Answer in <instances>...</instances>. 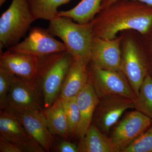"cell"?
<instances>
[{
	"mask_svg": "<svg viewBox=\"0 0 152 152\" xmlns=\"http://www.w3.org/2000/svg\"><path fill=\"white\" fill-rule=\"evenodd\" d=\"M94 36L106 40L134 30L144 35L152 28V7L134 0H119L100 11L92 20Z\"/></svg>",
	"mask_w": 152,
	"mask_h": 152,
	"instance_id": "6da1fadb",
	"label": "cell"
},
{
	"mask_svg": "<svg viewBox=\"0 0 152 152\" xmlns=\"http://www.w3.org/2000/svg\"><path fill=\"white\" fill-rule=\"evenodd\" d=\"M34 81L43 96L45 109L59 96L63 82L74 58L66 50L39 58Z\"/></svg>",
	"mask_w": 152,
	"mask_h": 152,
	"instance_id": "7a4b0ae2",
	"label": "cell"
},
{
	"mask_svg": "<svg viewBox=\"0 0 152 152\" xmlns=\"http://www.w3.org/2000/svg\"><path fill=\"white\" fill-rule=\"evenodd\" d=\"M48 29L52 35L61 39L67 51L74 58L90 62L94 37L92 20L80 24L68 17H57L50 21Z\"/></svg>",
	"mask_w": 152,
	"mask_h": 152,
	"instance_id": "3957f363",
	"label": "cell"
},
{
	"mask_svg": "<svg viewBox=\"0 0 152 152\" xmlns=\"http://www.w3.org/2000/svg\"><path fill=\"white\" fill-rule=\"evenodd\" d=\"M35 20L28 0H12L0 18L1 50L18 44Z\"/></svg>",
	"mask_w": 152,
	"mask_h": 152,
	"instance_id": "277c9868",
	"label": "cell"
},
{
	"mask_svg": "<svg viewBox=\"0 0 152 152\" xmlns=\"http://www.w3.org/2000/svg\"><path fill=\"white\" fill-rule=\"evenodd\" d=\"M7 108L15 111L45 110L42 94L34 81L13 75L7 96Z\"/></svg>",
	"mask_w": 152,
	"mask_h": 152,
	"instance_id": "5b68a950",
	"label": "cell"
},
{
	"mask_svg": "<svg viewBox=\"0 0 152 152\" xmlns=\"http://www.w3.org/2000/svg\"><path fill=\"white\" fill-rule=\"evenodd\" d=\"M122 36L121 71L136 96L146 76V64L141 49L134 39Z\"/></svg>",
	"mask_w": 152,
	"mask_h": 152,
	"instance_id": "8992f818",
	"label": "cell"
},
{
	"mask_svg": "<svg viewBox=\"0 0 152 152\" xmlns=\"http://www.w3.org/2000/svg\"><path fill=\"white\" fill-rule=\"evenodd\" d=\"M134 108V100L123 96L108 95L100 97L92 123L105 134L119 119L125 111Z\"/></svg>",
	"mask_w": 152,
	"mask_h": 152,
	"instance_id": "52a82bcc",
	"label": "cell"
},
{
	"mask_svg": "<svg viewBox=\"0 0 152 152\" xmlns=\"http://www.w3.org/2000/svg\"><path fill=\"white\" fill-rule=\"evenodd\" d=\"M90 77L99 97L108 95L123 96L135 100V93L121 72L104 69L90 63Z\"/></svg>",
	"mask_w": 152,
	"mask_h": 152,
	"instance_id": "ba28073f",
	"label": "cell"
},
{
	"mask_svg": "<svg viewBox=\"0 0 152 152\" xmlns=\"http://www.w3.org/2000/svg\"><path fill=\"white\" fill-rule=\"evenodd\" d=\"M0 136L18 147L23 152H45L27 132L16 112L12 109L1 110Z\"/></svg>",
	"mask_w": 152,
	"mask_h": 152,
	"instance_id": "9c48e42d",
	"label": "cell"
},
{
	"mask_svg": "<svg viewBox=\"0 0 152 152\" xmlns=\"http://www.w3.org/2000/svg\"><path fill=\"white\" fill-rule=\"evenodd\" d=\"M9 50L26 53L39 58L66 50V48L64 43L55 39L48 29L36 27L31 29L27 37L23 42L10 47Z\"/></svg>",
	"mask_w": 152,
	"mask_h": 152,
	"instance_id": "30bf717a",
	"label": "cell"
},
{
	"mask_svg": "<svg viewBox=\"0 0 152 152\" xmlns=\"http://www.w3.org/2000/svg\"><path fill=\"white\" fill-rule=\"evenodd\" d=\"M122 36L106 40L94 36L91 47L90 64L97 67L109 70L121 72Z\"/></svg>",
	"mask_w": 152,
	"mask_h": 152,
	"instance_id": "8fae6325",
	"label": "cell"
},
{
	"mask_svg": "<svg viewBox=\"0 0 152 152\" xmlns=\"http://www.w3.org/2000/svg\"><path fill=\"white\" fill-rule=\"evenodd\" d=\"M152 123L149 118L136 110L126 115L117 125L110 138L121 152L143 133Z\"/></svg>",
	"mask_w": 152,
	"mask_h": 152,
	"instance_id": "7c38bea8",
	"label": "cell"
},
{
	"mask_svg": "<svg viewBox=\"0 0 152 152\" xmlns=\"http://www.w3.org/2000/svg\"><path fill=\"white\" fill-rule=\"evenodd\" d=\"M15 111L19 121L28 134L45 151H51L54 135L49 129L44 111L23 110Z\"/></svg>",
	"mask_w": 152,
	"mask_h": 152,
	"instance_id": "4fadbf2b",
	"label": "cell"
},
{
	"mask_svg": "<svg viewBox=\"0 0 152 152\" xmlns=\"http://www.w3.org/2000/svg\"><path fill=\"white\" fill-rule=\"evenodd\" d=\"M39 60V57L34 55L8 50L1 51L0 66L19 77L34 80Z\"/></svg>",
	"mask_w": 152,
	"mask_h": 152,
	"instance_id": "5bb4252c",
	"label": "cell"
},
{
	"mask_svg": "<svg viewBox=\"0 0 152 152\" xmlns=\"http://www.w3.org/2000/svg\"><path fill=\"white\" fill-rule=\"evenodd\" d=\"M90 62L74 58L64 82L60 96L63 99L76 96L88 81Z\"/></svg>",
	"mask_w": 152,
	"mask_h": 152,
	"instance_id": "9a60e30c",
	"label": "cell"
},
{
	"mask_svg": "<svg viewBox=\"0 0 152 152\" xmlns=\"http://www.w3.org/2000/svg\"><path fill=\"white\" fill-rule=\"evenodd\" d=\"M76 98L80 114V123L77 137L81 139L92 123L95 109L99 100V97L95 90L91 77Z\"/></svg>",
	"mask_w": 152,
	"mask_h": 152,
	"instance_id": "2e32d148",
	"label": "cell"
},
{
	"mask_svg": "<svg viewBox=\"0 0 152 152\" xmlns=\"http://www.w3.org/2000/svg\"><path fill=\"white\" fill-rule=\"evenodd\" d=\"M78 145V152H119L110 138L92 123Z\"/></svg>",
	"mask_w": 152,
	"mask_h": 152,
	"instance_id": "e0dca14e",
	"label": "cell"
},
{
	"mask_svg": "<svg viewBox=\"0 0 152 152\" xmlns=\"http://www.w3.org/2000/svg\"><path fill=\"white\" fill-rule=\"evenodd\" d=\"M44 114L49 129L53 135L65 139L70 136L63 99L60 96L44 110Z\"/></svg>",
	"mask_w": 152,
	"mask_h": 152,
	"instance_id": "ac0fdd59",
	"label": "cell"
},
{
	"mask_svg": "<svg viewBox=\"0 0 152 152\" xmlns=\"http://www.w3.org/2000/svg\"><path fill=\"white\" fill-rule=\"evenodd\" d=\"M102 0H82L75 7L59 12L58 17L70 18L80 24L89 23L101 11Z\"/></svg>",
	"mask_w": 152,
	"mask_h": 152,
	"instance_id": "d6986e66",
	"label": "cell"
},
{
	"mask_svg": "<svg viewBox=\"0 0 152 152\" xmlns=\"http://www.w3.org/2000/svg\"><path fill=\"white\" fill-rule=\"evenodd\" d=\"M71 0H28L29 7L35 20L49 21L58 17V8Z\"/></svg>",
	"mask_w": 152,
	"mask_h": 152,
	"instance_id": "ffe728a7",
	"label": "cell"
},
{
	"mask_svg": "<svg viewBox=\"0 0 152 152\" xmlns=\"http://www.w3.org/2000/svg\"><path fill=\"white\" fill-rule=\"evenodd\" d=\"M134 109L146 116L152 122V78L147 74L134 100Z\"/></svg>",
	"mask_w": 152,
	"mask_h": 152,
	"instance_id": "44dd1931",
	"label": "cell"
},
{
	"mask_svg": "<svg viewBox=\"0 0 152 152\" xmlns=\"http://www.w3.org/2000/svg\"><path fill=\"white\" fill-rule=\"evenodd\" d=\"M62 99L70 134V136L77 137L80 123V114L77 104V98L75 96Z\"/></svg>",
	"mask_w": 152,
	"mask_h": 152,
	"instance_id": "7402d4cb",
	"label": "cell"
},
{
	"mask_svg": "<svg viewBox=\"0 0 152 152\" xmlns=\"http://www.w3.org/2000/svg\"><path fill=\"white\" fill-rule=\"evenodd\" d=\"M122 152H152V127L145 131Z\"/></svg>",
	"mask_w": 152,
	"mask_h": 152,
	"instance_id": "603a6c76",
	"label": "cell"
},
{
	"mask_svg": "<svg viewBox=\"0 0 152 152\" xmlns=\"http://www.w3.org/2000/svg\"><path fill=\"white\" fill-rule=\"evenodd\" d=\"M12 74L0 66V108L1 110L7 108V99L10 86Z\"/></svg>",
	"mask_w": 152,
	"mask_h": 152,
	"instance_id": "cb8c5ba5",
	"label": "cell"
},
{
	"mask_svg": "<svg viewBox=\"0 0 152 152\" xmlns=\"http://www.w3.org/2000/svg\"><path fill=\"white\" fill-rule=\"evenodd\" d=\"M0 152H23L18 147L0 136Z\"/></svg>",
	"mask_w": 152,
	"mask_h": 152,
	"instance_id": "d4e9b609",
	"label": "cell"
},
{
	"mask_svg": "<svg viewBox=\"0 0 152 152\" xmlns=\"http://www.w3.org/2000/svg\"><path fill=\"white\" fill-rule=\"evenodd\" d=\"M60 152H78V145L66 141H62L58 147Z\"/></svg>",
	"mask_w": 152,
	"mask_h": 152,
	"instance_id": "484cf974",
	"label": "cell"
},
{
	"mask_svg": "<svg viewBox=\"0 0 152 152\" xmlns=\"http://www.w3.org/2000/svg\"><path fill=\"white\" fill-rule=\"evenodd\" d=\"M118 1L119 0H102L101 4V10L107 8L112 4ZM134 1H138L152 7V0H134Z\"/></svg>",
	"mask_w": 152,
	"mask_h": 152,
	"instance_id": "4316f807",
	"label": "cell"
},
{
	"mask_svg": "<svg viewBox=\"0 0 152 152\" xmlns=\"http://www.w3.org/2000/svg\"><path fill=\"white\" fill-rule=\"evenodd\" d=\"M7 0H0V6H2L3 4H4Z\"/></svg>",
	"mask_w": 152,
	"mask_h": 152,
	"instance_id": "83f0119b",
	"label": "cell"
}]
</instances>
